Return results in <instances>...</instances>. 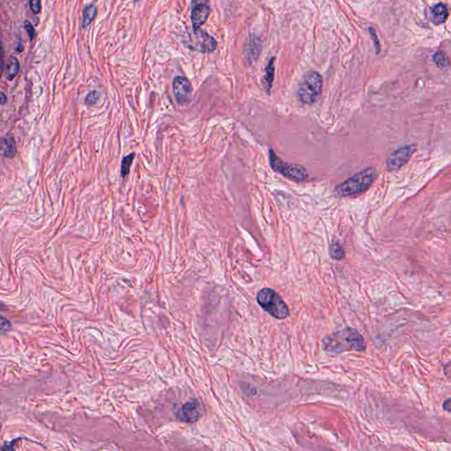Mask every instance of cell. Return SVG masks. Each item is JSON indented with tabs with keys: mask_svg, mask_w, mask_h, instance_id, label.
Listing matches in <instances>:
<instances>
[{
	"mask_svg": "<svg viewBox=\"0 0 451 451\" xmlns=\"http://www.w3.org/2000/svg\"><path fill=\"white\" fill-rule=\"evenodd\" d=\"M173 91L179 104L183 106L190 104L192 98V86L188 79L184 76H177L173 81Z\"/></svg>",
	"mask_w": 451,
	"mask_h": 451,
	"instance_id": "cell-9",
	"label": "cell"
},
{
	"mask_svg": "<svg viewBox=\"0 0 451 451\" xmlns=\"http://www.w3.org/2000/svg\"><path fill=\"white\" fill-rule=\"evenodd\" d=\"M433 60L436 65L440 68H446L449 65V60L445 53L442 51L436 53L433 57Z\"/></svg>",
	"mask_w": 451,
	"mask_h": 451,
	"instance_id": "cell-19",
	"label": "cell"
},
{
	"mask_svg": "<svg viewBox=\"0 0 451 451\" xmlns=\"http://www.w3.org/2000/svg\"><path fill=\"white\" fill-rule=\"evenodd\" d=\"M330 255L335 260H341L345 258L344 249L337 241L330 246Z\"/></svg>",
	"mask_w": 451,
	"mask_h": 451,
	"instance_id": "cell-18",
	"label": "cell"
},
{
	"mask_svg": "<svg viewBox=\"0 0 451 451\" xmlns=\"http://www.w3.org/2000/svg\"><path fill=\"white\" fill-rule=\"evenodd\" d=\"M29 4H30L31 11L34 14H38L41 12L42 9L41 0H29Z\"/></svg>",
	"mask_w": 451,
	"mask_h": 451,
	"instance_id": "cell-21",
	"label": "cell"
},
{
	"mask_svg": "<svg viewBox=\"0 0 451 451\" xmlns=\"http://www.w3.org/2000/svg\"><path fill=\"white\" fill-rule=\"evenodd\" d=\"M6 101H7V98H6V95H5V94H4L3 92H1V103H2V104H5Z\"/></svg>",
	"mask_w": 451,
	"mask_h": 451,
	"instance_id": "cell-27",
	"label": "cell"
},
{
	"mask_svg": "<svg viewBox=\"0 0 451 451\" xmlns=\"http://www.w3.org/2000/svg\"><path fill=\"white\" fill-rule=\"evenodd\" d=\"M17 147L14 138L6 137L1 139V154L7 158H13L16 155Z\"/></svg>",
	"mask_w": 451,
	"mask_h": 451,
	"instance_id": "cell-12",
	"label": "cell"
},
{
	"mask_svg": "<svg viewBox=\"0 0 451 451\" xmlns=\"http://www.w3.org/2000/svg\"><path fill=\"white\" fill-rule=\"evenodd\" d=\"M322 80L321 75L316 71H309L301 80L298 97L304 104L311 105L319 98L322 92Z\"/></svg>",
	"mask_w": 451,
	"mask_h": 451,
	"instance_id": "cell-4",
	"label": "cell"
},
{
	"mask_svg": "<svg viewBox=\"0 0 451 451\" xmlns=\"http://www.w3.org/2000/svg\"><path fill=\"white\" fill-rule=\"evenodd\" d=\"M269 160L270 168L286 178L295 181H304L308 178L307 170L305 168L292 163H284L279 157L277 156L273 149L269 150Z\"/></svg>",
	"mask_w": 451,
	"mask_h": 451,
	"instance_id": "cell-5",
	"label": "cell"
},
{
	"mask_svg": "<svg viewBox=\"0 0 451 451\" xmlns=\"http://www.w3.org/2000/svg\"><path fill=\"white\" fill-rule=\"evenodd\" d=\"M448 17V7L445 4L438 3L430 9V20L435 25H441L447 21Z\"/></svg>",
	"mask_w": 451,
	"mask_h": 451,
	"instance_id": "cell-11",
	"label": "cell"
},
{
	"mask_svg": "<svg viewBox=\"0 0 451 451\" xmlns=\"http://www.w3.org/2000/svg\"><path fill=\"white\" fill-rule=\"evenodd\" d=\"M24 28L26 31H27V33H28L30 41H33V39L34 38V34H35L34 26L31 24L30 22H25Z\"/></svg>",
	"mask_w": 451,
	"mask_h": 451,
	"instance_id": "cell-22",
	"label": "cell"
},
{
	"mask_svg": "<svg viewBox=\"0 0 451 451\" xmlns=\"http://www.w3.org/2000/svg\"><path fill=\"white\" fill-rule=\"evenodd\" d=\"M442 409L445 411H448L451 413V398L444 400V402L442 404Z\"/></svg>",
	"mask_w": 451,
	"mask_h": 451,
	"instance_id": "cell-25",
	"label": "cell"
},
{
	"mask_svg": "<svg viewBox=\"0 0 451 451\" xmlns=\"http://www.w3.org/2000/svg\"><path fill=\"white\" fill-rule=\"evenodd\" d=\"M376 176V169L369 167L337 185L335 188V192L339 196H353L355 194L363 193L370 188Z\"/></svg>",
	"mask_w": 451,
	"mask_h": 451,
	"instance_id": "cell-2",
	"label": "cell"
},
{
	"mask_svg": "<svg viewBox=\"0 0 451 451\" xmlns=\"http://www.w3.org/2000/svg\"><path fill=\"white\" fill-rule=\"evenodd\" d=\"M212 10L209 6L208 0H193L190 15L193 29H199L205 24Z\"/></svg>",
	"mask_w": 451,
	"mask_h": 451,
	"instance_id": "cell-10",
	"label": "cell"
},
{
	"mask_svg": "<svg viewBox=\"0 0 451 451\" xmlns=\"http://www.w3.org/2000/svg\"><path fill=\"white\" fill-rule=\"evenodd\" d=\"M10 327H11V323H10L9 321L6 319L5 317H2V319H1V331H2V333L7 332L9 330Z\"/></svg>",
	"mask_w": 451,
	"mask_h": 451,
	"instance_id": "cell-24",
	"label": "cell"
},
{
	"mask_svg": "<svg viewBox=\"0 0 451 451\" xmlns=\"http://www.w3.org/2000/svg\"><path fill=\"white\" fill-rule=\"evenodd\" d=\"M134 158H135L134 153H132V154L123 157L122 163H121V175H122V177H126L127 175H129L130 169H131V166L134 160Z\"/></svg>",
	"mask_w": 451,
	"mask_h": 451,
	"instance_id": "cell-17",
	"label": "cell"
},
{
	"mask_svg": "<svg viewBox=\"0 0 451 451\" xmlns=\"http://www.w3.org/2000/svg\"><path fill=\"white\" fill-rule=\"evenodd\" d=\"M274 61L275 59H270V61L268 63L267 66L265 68V74L264 77V87L267 94L270 93L272 87H273V80H274V74H275V67H274Z\"/></svg>",
	"mask_w": 451,
	"mask_h": 451,
	"instance_id": "cell-13",
	"label": "cell"
},
{
	"mask_svg": "<svg viewBox=\"0 0 451 451\" xmlns=\"http://www.w3.org/2000/svg\"><path fill=\"white\" fill-rule=\"evenodd\" d=\"M203 413L204 406L197 399H191L179 409L176 412V418L182 422L194 423L202 417Z\"/></svg>",
	"mask_w": 451,
	"mask_h": 451,
	"instance_id": "cell-8",
	"label": "cell"
},
{
	"mask_svg": "<svg viewBox=\"0 0 451 451\" xmlns=\"http://www.w3.org/2000/svg\"><path fill=\"white\" fill-rule=\"evenodd\" d=\"M96 15H97V8L93 5L86 6L83 12V22H82L83 28H88L91 23L94 22Z\"/></svg>",
	"mask_w": 451,
	"mask_h": 451,
	"instance_id": "cell-16",
	"label": "cell"
},
{
	"mask_svg": "<svg viewBox=\"0 0 451 451\" xmlns=\"http://www.w3.org/2000/svg\"><path fill=\"white\" fill-rule=\"evenodd\" d=\"M444 370H445V374L447 376L451 378V365L450 366H445V368H444Z\"/></svg>",
	"mask_w": 451,
	"mask_h": 451,
	"instance_id": "cell-26",
	"label": "cell"
},
{
	"mask_svg": "<svg viewBox=\"0 0 451 451\" xmlns=\"http://www.w3.org/2000/svg\"><path fill=\"white\" fill-rule=\"evenodd\" d=\"M260 49H261L260 42L258 41V38L254 37V35L249 37V41H248V43H247V46H246V54H247V56L250 58V59H257L258 58V55H259V52H260Z\"/></svg>",
	"mask_w": 451,
	"mask_h": 451,
	"instance_id": "cell-14",
	"label": "cell"
},
{
	"mask_svg": "<svg viewBox=\"0 0 451 451\" xmlns=\"http://www.w3.org/2000/svg\"><path fill=\"white\" fill-rule=\"evenodd\" d=\"M20 71V62L15 57H11L6 64V79L12 80L18 75Z\"/></svg>",
	"mask_w": 451,
	"mask_h": 451,
	"instance_id": "cell-15",
	"label": "cell"
},
{
	"mask_svg": "<svg viewBox=\"0 0 451 451\" xmlns=\"http://www.w3.org/2000/svg\"><path fill=\"white\" fill-rule=\"evenodd\" d=\"M369 32H370V34H371L373 40H374V46H375V49H376V53H379L380 52V44H379V41H378L376 34H375V32H374V29L372 28H369Z\"/></svg>",
	"mask_w": 451,
	"mask_h": 451,
	"instance_id": "cell-23",
	"label": "cell"
},
{
	"mask_svg": "<svg viewBox=\"0 0 451 451\" xmlns=\"http://www.w3.org/2000/svg\"><path fill=\"white\" fill-rule=\"evenodd\" d=\"M258 304L270 316L277 319L283 320L288 317L289 309L281 296L272 288H263L257 295Z\"/></svg>",
	"mask_w": 451,
	"mask_h": 451,
	"instance_id": "cell-3",
	"label": "cell"
},
{
	"mask_svg": "<svg viewBox=\"0 0 451 451\" xmlns=\"http://www.w3.org/2000/svg\"><path fill=\"white\" fill-rule=\"evenodd\" d=\"M416 150L417 146L411 144L406 145L393 151L392 154H390L387 160V168L390 170H396L402 168L408 163Z\"/></svg>",
	"mask_w": 451,
	"mask_h": 451,
	"instance_id": "cell-7",
	"label": "cell"
},
{
	"mask_svg": "<svg viewBox=\"0 0 451 451\" xmlns=\"http://www.w3.org/2000/svg\"><path fill=\"white\" fill-rule=\"evenodd\" d=\"M99 97H100V94H99L97 91H91V92L88 94V95H86V103L87 105H95L97 101L99 100Z\"/></svg>",
	"mask_w": 451,
	"mask_h": 451,
	"instance_id": "cell-20",
	"label": "cell"
},
{
	"mask_svg": "<svg viewBox=\"0 0 451 451\" xmlns=\"http://www.w3.org/2000/svg\"><path fill=\"white\" fill-rule=\"evenodd\" d=\"M324 352L338 355L345 352H364L367 347L365 339L357 330L350 327L327 336L322 342Z\"/></svg>",
	"mask_w": 451,
	"mask_h": 451,
	"instance_id": "cell-1",
	"label": "cell"
},
{
	"mask_svg": "<svg viewBox=\"0 0 451 451\" xmlns=\"http://www.w3.org/2000/svg\"><path fill=\"white\" fill-rule=\"evenodd\" d=\"M188 47L200 52L211 53L217 48V42L213 37L199 28L193 29V33L190 34Z\"/></svg>",
	"mask_w": 451,
	"mask_h": 451,
	"instance_id": "cell-6",
	"label": "cell"
}]
</instances>
